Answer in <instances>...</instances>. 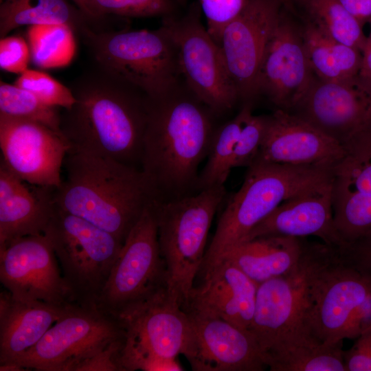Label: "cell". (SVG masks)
I'll return each mask as SVG.
<instances>
[{
	"label": "cell",
	"mask_w": 371,
	"mask_h": 371,
	"mask_svg": "<svg viewBox=\"0 0 371 371\" xmlns=\"http://www.w3.org/2000/svg\"><path fill=\"white\" fill-rule=\"evenodd\" d=\"M31 60L27 41L19 36H6L0 39V67L21 74L28 69Z\"/></svg>",
	"instance_id": "obj_38"
},
{
	"label": "cell",
	"mask_w": 371,
	"mask_h": 371,
	"mask_svg": "<svg viewBox=\"0 0 371 371\" xmlns=\"http://www.w3.org/2000/svg\"><path fill=\"white\" fill-rule=\"evenodd\" d=\"M362 25L371 19V0H339Z\"/></svg>",
	"instance_id": "obj_42"
},
{
	"label": "cell",
	"mask_w": 371,
	"mask_h": 371,
	"mask_svg": "<svg viewBox=\"0 0 371 371\" xmlns=\"http://www.w3.org/2000/svg\"><path fill=\"white\" fill-rule=\"evenodd\" d=\"M1 162L30 184L56 188L71 146L63 135L38 122L0 115Z\"/></svg>",
	"instance_id": "obj_16"
},
{
	"label": "cell",
	"mask_w": 371,
	"mask_h": 371,
	"mask_svg": "<svg viewBox=\"0 0 371 371\" xmlns=\"http://www.w3.org/2000/svg\"><path fill=\"white\" fill-rule=\"evenodd\" d=\"M76 34L65 24H43L28 27L27 42L31 61L42 69L69 65L76 50Z\"/></svg>",
	"instance_id": "obj_30"
},
{
	"label": "cell",
	"mask_w": 371,
	"mask_h": 371,
	"mask_svg": "<svg viewBox=\"0 0 371 371\" xmlns=\"http://www.w3.org/2000/svg\"><path fill=\"white\" fill-rule=\"evenodd\" d=\"M334 177V167L256 160L228 201L205 251L198 276H206L224 256L284 201Z\"/></svg>",
	"instance_id": "obj_4"
},
{
	"label": "cell",
	"mask_w": 371,
	"mask_h": 371,
	"mask_svg": "<svg viewBox=\"0 0 371 371\" xmlns=\"http://www.w3.org/2000/svg\"><path fill=\"white\" fill-rule=\"evenodd\" d=\"M334 178L348 188L371 196V114L342 144Z\"/></svg>",
	"instance_id": "obj_29"
},
{
	"label": "cell",
	"mask_w": 371,
	"mask_h": 371,
	"mask_svg": "<svg viewBox=\"0 0 371 371\" xmlns=\"http://www.w3.org/2000/svg\"><path fill=\"white\" fill-rule=\"evenodd\" d=\"M247 0H199L207 30L218 44L225 26L243 10Z\"/></svg>",
	"instance_id": "obj_37"
},
{
	"label": "cell",
	"mask_w": 371,
	"mask_h": 371,
	"mask_svg": "<svg viewBox=\"0 0 371 371\" xmlns=\"http://www.w3.org/2000/svg\"><path fill=\"white\" fill-rule=\"evenodd\" d=\"M339 249L342 260L371 282V235Z\"/></svg>",
	"instance_id": "obj_39"
},
{
	"label": "cell",
	"mask_w": 371,
	"mask_h": 371,
	"mask_svg": "<svg viewBox=\"0 0 371 371\" xmlns=\"http://www.w3.org/2000/svg\"><path fill=\"white\" fill-rule=\"evenodd\" d=\"M226 194L224 185L179 199L155 201L158 238L169 291L183 308L194 286L205 254L207 234Z\"/></svg>",
	"instance_id": "obj_7"
},
{
	"label": "cell",
	"mask_w": 371,
	"mask_h": 371,
	"mask_svg": "<svg viewBox=\"0 0 371 371\" xmlns=\"http://www.w3.org/2000/svg\"><path fill=\"white\" fill-rule=\"evenodd\" d=\"M59 107L49 105L16 85L0 81V115L30 120L60 133Z\"/></svg>",
	"instance_id": "obj_32"
},
{
	"label": "cell",
	"mask_w": 371,
	"mask_h": 371,
	"mask_svg": "<svg viewBox=\"0 0 371 371\" xmlns=\"http://www.w3.org/2000/svg\"><path fill=\"white\" fill-rule=\"evenodd\" d=\"M0 281L18 300L60 307L75 304L45 234L19 238L0 247Z\"/></svg>",
	"instance_id": "obj_15"
},
{
	"label": "cell",
	"mask_w": 371,
	"mask_h": 371,
	"mask_svg": "<svg viewBox=\"0 0 371 371\" xmlns=\"http://www.w3.org/2000/svg\"><path fill=\"white\" fill-rule=\"evenodd\" d=\"M65 24L78 36L101 23L91 19L68 0H3L0 2V38L22 26Z\"/></svg>",
	"instance_id": "obj_27"
},
{
	"label": "cell",
	"mask_w": 371,
	"mask_h": 371,
	"mask_svg": "<svg viewBox=\"0 0 371 371\" xmlns=\"http://www.w3.org/2000/svg\"><path fill=\"white\" fill-rule=\"evenodd\" d=\"M281 4H285L289 3L291 0H278Z\"/></svg>",
	"instance_id": "obj_44"
},
{
	"label": "cell",
	"mask_w": 371,
	"mask_h": 371,
	"mask_svg": "<svg viewBox=\"0 0 371 371\" xmlns=\"http://www.w3.org/2000/svg\"><path fill=\"white\" fill-rule=\"evenodd\" d=\"M126 332L122 371H181L177 360L189 330L179 299L164 287L119 316Z\"/></svg>",
	"instance_id": "obj_10"
},
{
	"label": "cell",
	"mask_w": 371,
	"mask_h": 371,
	"mask_svg": "<svg viewBox=\"0 0 371 371\" xmlns=\"http://www.w3.org/2000/svg\"><path fill=\"white\" fill-rule=\"evenodd\" d=\"M93 65L149 98L166 93L182 78L176 44L166 26L156 30H93L78 35Z\"/></svg>",
	"instance_id": "obj_6"
},
{
	"label": "cell",
	"mask_w": 371,
	"mask_h": 371,
	"mask_svg": "<svg viewBox=\"0 0 371 371\" xmlns=\"http://www.w3.org/2000/svg\"><path fill=\"white\" fill-rule=\"evenodd\" d=\"M368 22L370 24V32L361 52V66L357 80L359 85L371 93V19Z\"/></svg>",
	"instance_id": "obj_41"
},
{
	"label": "cell",
	"mask_w": 371,
	"mask_h": 371,
	"mask_svg": "<svg viewBox=\"0 0 371 371\" xmlns=\"http://www.w3.org/2000/svg\"><path fill=\"white\" fill-rule=\"evenodd\" d=\"M175 0H92L90 16L102 23L109 16L163 18L175 14Z\"/></svg>",
	"instance_id": "obj_33"
},
{
	"label": "cell",
	"mask_w": 371,
	"mask_h": 371,
	"mask_svg": "<svg viewBox=\"0 0 371 371\" xmlns=\"http://www.w3.org/2000/svg\"><path fill=\"white\" fill-rule=\"evenodd\" d=\"M14 85L24 89L45 103L59 108L69 109L75 102L69 87H66L47 74L27 69L14 82Z\"/></svg>",
	"instance_id": "obj_35"
},
{
	"label": "cell",
	"mask_w": 371,
	"mask_h": 371,
	"mask_svg": "<svg viewBox=\"0 0 371 371\" xmlns=\"http://www.w3.org/2000/svg\"><path fill=\"white\" fill-rule=\"evenodd\" d=\"M214 116L183 78L163 95L148 97L140 165L157 201L196 190L198 168L209 153L215 131Z\"/></svg>",
	"instance_id": "obj_2"
},
{
	"label": "cell",
	"mask_w": 371,
	"mask_h": 371,
	"mask_svg": "<svg viewBox=\"0 0 371 371\" xmlns=\"http://www.w3.org/2000/svg\"><path fill=\"white\" fill-rule=\"evenodd\" d=\"M155 201L145 209L126 238L98 301V308L118 318L131 306L168 286Z\"/></svg>",
	"instance_id": "obj_12"
},
{
	"label": "cell",
	"mask_w": 371,
	"mask_h": 371,
	"mask_svg": "<svg viewBox=\"0 0 371 371\" xmlns=\"http://www.w3.org/2000/svg\"><path fill=\"white\" fill-rule=\"evenodd\" d=\"M54 190L23 181L0 162V247L45 233L56 207Z\"/></svg>",
	"instance_id": "obj_23"
},
{
	"label": "cell",
	"mask_w": 371,
	"mask_h": 371,
	"mask_svg": "<svg viewBox=\"0 0 371 371\" xmlns=\"http://www.w3.org/2000/svg\"><path fill=\"white\" fill-rule=\"evenodd\" d=\"M252 114V104H243L237 115L218 128L212 139L208 159L199 175V191L224 185L232 167L236 144L241 129Z\"/></svg>",
	"instance_id": "obj_28"
},
{
	"label": "cell",
	"mask_w": 371,
	"mask_h": 371,
	"mask_svg": "<svg viewBox=\"0 0 371 371\" xmlns=\"http://www.w3.org/2000/svg\"><path fill=\"white\" fill-rule=\"evenodd\" d=\"M69 87L75 102L61 113L60 130L69 152L141 164L148 96L94 65Z\"/></svg>",
	"instance_id": "obj_1"
},
{
	"label": "cell",
	"mask_w": 371,
	"mask_h": 371,
	"mask_svg": "<svg viewBox=\"0 0 371 371\" xmlns=\"http://www.w3.org/2000/svg\"><path fill=\"white\" fill-rule=\"evenodd\" d=\"M307 56L314 74L328 81H348L341 72L332 48L331 38L309 22L302 30Z\"/></svg>",
	"instance_id": "obj_34"
},
{
	"label": "cell",
	"mask_w": 371,
	"mask_h": 371,
	"mask_svg": "<svg viewBox=\"0 0 371 371\" xmlns=\"http://www.w3.org/2000/svg\"><path fill=\"white\" fill-rule=\"evenodd\" d=\"M178 3H181V4H184L187 0H177Z\"/></svg>",
	"instance_id": "obj_45"
},
{
	"label": "cell",
	"mask_w": 371,
	"mask_h": 371,
	"mask_svg": "<svg viewBox=\"0 0 371 371\" xmlns=\"http://www.w3.org/2000/svg\"><path fill=\"white\" fill-rule=\"evenodd\" d=\"M2 1H3V0H0V2H1Z\"/></svg>",
	"instance_id": "obj_46"
},
{
	"label": "cell",
	"mask_w": 371,
	"mask_h": 371,
	"mask_svg": "<svg viewBox=\"0 0 371 371\" xmlns=\"http://www.w3.org/2000/svg\"><path fill=\"white\" fill-rule=\"evenodd\" d=\"M199 3L182 16L163 18L176 44L181 77L190 91L214 115L231 110L239 101L218 44L201 20Z\"/></svg>",
	"instance_id": "obj_13"
},
{
	"label": "cell",
	"mask_w": 371,
	"mask_h": 371,
	"mask_svg": "<svg viewBox=\"0 0 371 371\" xmlns=\"http://www.w3.org/2000/svg\"><path fill=\"white\" fill-rule=\"evenodd\" d=\"M187 313V312H186ZM182 352L194 371H263L267 368L254 335L218 317L187 313Z\"/></svg>",
	"instance_id": "obj_17"
},
{
	"label": "cell",
	"mask_w": 371,
	"mask_h": 371,
	"mask_svg": "<svg viewBox=\"0 0 371 371\" xmlns=\"http://www.w3.org/2000/svg\"><path fill=\"white\" fill-rule=\"evenodd\" d=\"M356 339L344 352L346 371H371V328Z\"/></svg>",
	"instance_id": "obj_40"
},
{
	"label": "cell",
	"mask_w": 371,
	"mask_h": 371,
	"mask_svg": "<svg viewBox=\"0 0 371 371\" xmlns=\"http://www.w3.org/2000/svg\"><path fill=\"white\" fill-rule=\"evenodd\" d=\"M125 338L120 318L98 306L72 304L33 348L10 363L25 370L95 371L117 359Z\"/></svg>",
	"instance_id": "obj_5"
},
{
	"label": "cell",
	"mask_w": 371,
	"mask_h": 371,
	"mask_svg": "<svg viewBox=\"0 0 371 371\" xmlns=\"http://www.w3.org/2000/svg\"><path fill=\"white\" fill-rule=\"evenodd\" d=\"M315 76L302 30L281 14L261 64L259 94L266 95L278 109L289 111L307 91Z\"/></svg>",
	"instance_id": "obj_18"
},
{
	"label": "cell",
	"mask_w": 371,
	"mask_h": 371,
	"mask_svg": "<svg viewBox=\"0 0 371 371\" xmlns=\"http://www.w3.org/2000/svg\"><path fill=\"white\" fill-rule=\"evenodd\" d=\"M342 344H324L295 330L278 337L262 354L270 371H346Z\"/></svg>",
	"instance_id": "obj_25"
},
{
	"label": "cell",
	"mask_w": 371,
	"mask_h": 371,
	"mask_svg": "<svg viewBox=\"0 0 371 371\" xmlns=\"http://www.w3.org/2000/svg\"><path fill=\"white\" fill-rule=\"evenodd\" d=\"M289 112L342 145L371 114V93L357 79L328 81L315 76Z\"/></svg>",
	"instance_id": "obj_19"
},
{
	"label": "cell",
	"mask_w": 371,
	"mask_h": 371,
	"mask_svg": "<svg viewBox=\"0 0 371 371\" xmlns=\"http://www.w3.org/2000/svg\"><path fill=\"white\" fill-rule=\"evenodd\" d=\"M65 178L55 188L58 208L112 234L122 242L157 201L141 169L116 160L69 152Z\"/></svg>",
	"instance_id": "obj_3"
},
{
	"label": "cell",
	"mask_w": 371,
	"mask_h": 371,
	"mask_svg": "<svg viewBox=\"0 0 371 371\" xmlns=\"http://www.w3.org/2000/svg\"><path fill=\"white\" fill-rule=\"evenodd\" d=\"M201 280L192 289L183 309L249 330L258 285L227 259L222 260Z\"/></svg>",
	"instance_id": "obj_22"
},
{
	"label": "cell",
	"mask_w": 371,
	"mask_h": 371,
	"mask_svg": "<svg viewBox=\"0 0 371 371\" xmlns=\"http://www.w3.org/2000/svg\"><path fill=\"white\" fill-rule=\"evenodd\" d=\"M302 243L301 256L291 271L258 284L249 330L262 352L278 337L299 330L315 277L337 247L306 238Z\"/></svg>",
	"instance_id": "obj_11"
},
{
	"label": "cell",
	"mask_w": 371,
	"mask_h": 371,
	"mask_svg": "<svg viewBox=\"0 0 371 371\" xmlns=\"http://www.w3.org/2000/svg\"><path fill=\"white\" fill-rule=\"evenodd\" d=\"M302 251V238L263 236L236 245L222 260L233 262L258 285L291 271Z\"/></svg>",
	"instance_id": "obj_26"
},
{
	"label": "cell",
	"mask_w": 371,
	"mask_h": 371,
	"mask_svg": "<svg viewBox=\"0 0 371 371\" xmlns=\"http://www.w3.org/2000/svg\"><path fill=\"white\" fill-rule=\"evenodd\" d=\"M75 5L85 15L90 16V6L92 0H71ZM93 20V19H92ZM94 21V20H93ZM98 22V21H97Z\"/></svg>",
	"instance_id": "obj_43"
},
{
	"label": "cell",
	"mask_w": 371,
	"mask_h": 371,
	"mask_svg": "<svg viewBox=\"0 0 371 371\" xmlns=\"http://www.w3.org/2000/svg\"><path fill=\"white\" fill-rule=\"evenodd\" d=\"M267 123V115L251 114L243 125L235 146L232 167L250 166L261 146Z\"/></svg>",
	"instance_id": "obj_36"
},
{
	"label": "cell",
	"mask_w": 371,
	"mask_h": 371,
	"mask_svg": "<svg viewBox=\"0 0 371 371\" xmlns=\"http://www.w3.org/2000/svg\"><path fill=\"white\" fill-rule=\"evenodd\" d=\"M278 0H247L224 28L218 45L238 100L252 104L267 46L281 17Z\"/></svg>",
	"instance_id": "obj_14"
},
{
	"label": "cell",
	"mask_w": 371,
	"mask_h": 371,
	"mask_svg": "<svg viewBox=\"0 0 371 371\" xmlns=\"http://www.w3.org/2000/svg\"><path fill=\"white\" fill-rule=\"evenodd\" d=\"M44 234L54 248L74 303L98 306L124 243L57 207Z\"/></svg>",
	"instance_id": "obj_9"
},
{
	"label": "cell",
	"mask_w": 371,
	"mask_h": 371,
	"mask_svg": "<svg viewBox=\"0 0 371 371\" xmlns=\"http://www.w3.org/2000/svg\"><path fill=\"white\" fill-rule=\"evenodd\" d=\"M371 328V282L341 258L339 247L314 280L300 330L324 344Z\"/></svg>",
	"instance_id": "obj_8"
},
{
	"label": "cell",
	"mask_w": 371,
	"mask_h": 371,
	"mask_svg": "<svg viewBox=\"0 0 371 371\" xmlns=\"http://www.w3.org/2000/svg\"><path fill=\"white\" fill-rule=\"evenodd\" d=\"M69 306L60 307L42 301L21 300L7 290L1 291L0 365L15 361L33 348Z\"/></svg>",
	"instance_id": "obj_24"
},
{
	"label": "cell",
	"mask_w": 371,
	"mask_h": 371,
	"mask_svg": "<svg viewBox=\"0 0 371 371\" xmlns=\"http://www.w3.org/2000/svg\"><path fill=\"white\" fill-rule=\"evenodd\" d=\"M343 155V146L338 142L293 113L277 109L267 115L265 133L255 161L335 168Z\"/></svg>",
	"instance_id": "obj_20"
},
{
	"label": "cell",
	"mask_w": 371,
	"mask_h": 371,
	"mask_svg": "<svg viewBox=\"0 0 371 371\" xmlns=\"http://www.w3.org/2000/svg\"><path fill=\"white\" fill-rule=\"evenodd\" d=\"M313 23L331 39L362 52L367 36L362 25L339 0H306Z\"/></svg>",
	"instance_id": "obj_31"
},
{
	"label": "cell",
	"mask_w": 371,
	"mask_h": 371,
	"mask_svg": "<svg viewBox=\"0 0 371 371\" xmlns=\"http://www.w3.org/2000/svg\"><path fill=\"white\" fill-rule=\"evenodd\" d=\"M333 179L282 202L241 242L263 236H315L328 245L344 246L333 221Z\"/></svg>",
	"instance_id": "obj_21"
}]
</instances>
